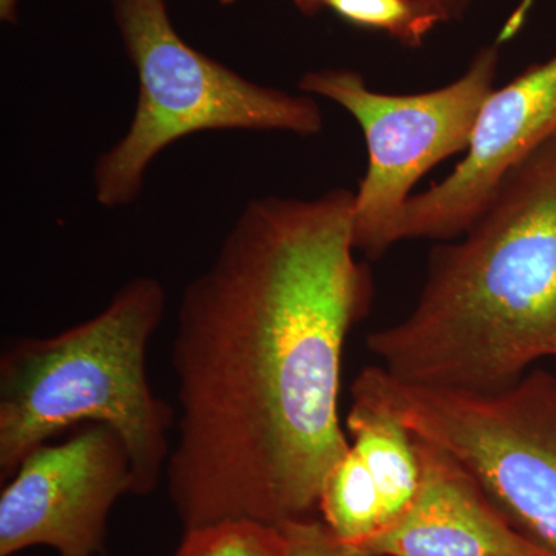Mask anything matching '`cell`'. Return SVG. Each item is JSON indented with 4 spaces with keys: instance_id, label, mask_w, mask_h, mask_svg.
I'll use <instances>...</instances> for the list:
<instances>
[{
    "instance_id": "1",
    "label": "cell",
    "mask_w": 556,
    "mask_h": 556,
    "mask_svg": "<svg viewBox=\"0 0 556 556\" xmlns=\"http://www.w3.org/2000/svg\"><path fill=\"white\" fill-rule=\"evenodd\" d=\"M353 197L249 201L178 306L177 438L164 478L182 529L314 518L346 455L342 357L368 313Z\"/></svg>"
},
{
    "instance_id": "2",
    "label": "cell",
    "mask_w": 556,
    "mask_h": 556,
    "mask_svg": "<svg viewBox=\"0 0 556 556\" xmlns=\"http://www.w3.org/2000/svg\"><path fill=\"white\" fill-rule=\"evenodd\" d=\"M367 345L391 378L466 393L506 390L556 358V138L434 249L416 305Z\"/></svg>"
},
{
    "instance_id": "3",
    "label": "cell",
    "mask_w": 556,
    "mask_h": 556,
    "mask_svg": "<svg viewBox=\"0 0 556 556\" xmlns=\"http://www.w3.org/2000/svg\"><path fill=\"white\" fill-rule=\"evenodd\" d=\"M156 278H131L97 316L50 338L13 340L0 356V481L78 424H104L126 444L134 495L159 486L174 408L152 390L148 348L166 309Z\"/></svg>"
},
{
    "instance_id": "4",
    "label": "cell",
    "mask_w": 556,
    "mask_h": 556,
    "mask_svg": "<svg viewBox=\"0 0 556 556\" xmlns=\"http://www.w3.org/2000/svg\"><path fill=\"white\" fill-rule=\"evenodd\" d=\"M112 13L137 70L138 102L129 130L94 163L101 206L134 203L152 161L189 135L249 130L308 138L324 130L316 98L254 83L189 46L166 0H112Z\"/></svg>"
},
{
    "instance_id": "5",
    "label": "cell",
    "mask_w": 556,
    "mask_h": 556,
    "mask_svg": "<svg viewBox=\"0 0 556 556\" xmlns=\"http://www.w3.org/2000/svg\"><path fill=\"white\" fill-rule=\"evenodd\" d=\"M351 396L387 409L477 478L504 517L556 555V376L533 369L497 393L408 386L362 369Z\"/></svg>"
},
{
    "instance_id": "6",
    "label": "cell",
    "mask_w": 556,
    "mask_h": 556,
    "mask_svg": "<svg viewBox=\"0 0 556 556\" xmlns=\"http://www.w3.org/2000/svg\"><path fill=\"white\" fill-rule=\"evenodd\" d=\"M501 43L482 47L466 72L439 89L396 94L372 90L356 70L303 73L299 90L345 109L364 131L367 172L353 197L354 247L378 258L401 241L413 189L439 163L466 152L493 89Z\"/></svg>"
},
{
    "instance_id": "7",
    "label": "cell",
    "mask_w": 556,
    "mask_h": 556,
    "mask_svg": "<svg viewBox=\"0 0 556 556\" xmlns=\"http://www.w3.org/2000/svg\"><path fill=\"white\" fill-rule=\"evenodd\" d=\"M124 495H134V475L113 428L89 424L62 444L40 445L0 495V556L39 546L60 556H98L110 511Z\"/></svg>"
},
{
    "instance_id": "8",
    "label": "cell",
    "mask_w": 556,
    "mask_h": 556,
    "mask_svg": "<svg viewBox=\"0 0 556 556\" xmlns=\"http://www.w3.org/2000/svg\"><path fill=\"white\" fill-rule=\"evenodd\" d=\"M554 138L556 54L486 97L466 156L447 177L409 200L401 241H448L463 236L508 175Z\"/></svg>"
},
{
    "instance_id": "9",
    "label": "cell",
    "mask_w": 556,
    "mask_h": 556,
    "mask_svg": "<svg viewBox=\"0 0 556 556\" xmlns=\"http://www.w3.org/2000/svg\"><path fill=\"white\" fill-rule=\"evenodd\" d=\"M416 444L415 503L396 525L358 548L383 556H556L515 529L452 453L419 437Z\"/></svg>"
},
{
    "instance_id": "10",
    "label": "cell",
    "mask_w": 556,
    "mask_h": 556,
    "mask_svg": "<svg viewBox=\"0 0 556 556\" xmlns=\"http://www.w3.org/2000/svg\"><path fill=\"white\" fill-rule=\"evenodd\" d=\"M346 430L351 448L364 460L378 486L388 530L407 514L419 492L420 459L416 437L387 409L357 399L351 402Z\"/></svg>"
},
{
    "instance_id": "11",
    "label": "cell",
    "mask_w": 556,
    "mask_h": 556,
    "mask_svg": "<svg viewBox=\"0 0 556 556\" xmlns=\"http://www.w3.org/2000/svg\"><path fill=\"white\" fill-rule=\"evenodd\" d=\"M306 16L329 11L340 20L379 33L405 49H420L439 27L460 21L471 0H291Z\"/></svg>"
},
{
    "instance_id": "12",
    "label": "cell",
    "mask_w": 556,
    "mask_h": 556,
    "mask_svg": "<svg viewBox=\"0 0 556 556\" xmlns=\"http://www.w3.org/2000/svg\"><path fill=\"white\" fill-rule=\"evenodd\" d=\"M174 556H288V544L280 527L228 519L185 530Z\"/></svg>"
},
{
    "instance_id": "13",
    "label": "cell",
    "mask_w": 556,
    "mask_h": 556,
    "mask_svg": "<svg viewBox=\"0 0 556 556\" xmlns=\"http://www.w3.org/2000/svg\"><path fill=\"white\" fill-rule=\"evenodd\" d=\"M280 529L287 538L288 556H383L348 546L317 517L287 522Z\"/></svg>"
},
{
    "instance_id": "14",
    "label": "cell",
    "mask_w": 556,
    "mask_h": 556,
    "mask_svg": "<svg viewBox=\"0 0 556 556\" xmlns=\"http://www.w3.org/2000/svg\"><path fill=\"white\" fill-rule=\"evenodd\" d=\"M21 0H0V20L5 24L14 25L20 22Z\"/></svg>"
},
{
    "instance_id": "15",
    "label": "cell",
    "mask_w": 556,
    "mask_h": 556,
    "mask_svg": "<svg viewBox=\"0 0 556 556\" xmlns=\"http://www.w3.org/2000/svg\"><path fill=\"white\" fill-rule=\"evenodd\" d=\"M219 5L223 7H230V5H237V3L244 2V0H217Z\"/></svg>"
}]
</instances>
